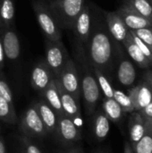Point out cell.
Instances as JSON below:
<instances>
[{"mask_svg":"<svg viewBox=\"0 0 152 153\" xmlns=\"http://www.w3.org/2000/svg\"><path fill=\"white\" fill-rule=\"evenodd\" d=\"M144 81L146 82H148V84L151 86V88L152 89V70H150V71L145 73V74H144Z\"/></svg>","mask_w":152,"mask_h":153,"instance_id":"d590c367","label":"cell"},{"mask_svg":"<svg viewBox=\"0 0 152 153\" xmlns=\"http://www.w3.org/2000/svg\"><path fill=\"white\" fill-rule=\"evenodd\" d=\"M38 113L44 123L47 131H53L56 126V116L53 108L45 101L39 102L36 106Z\"/></svg>","mask_w":152,"mask_h":153,"instance_id":"ffe728a7","label":"cell"},{"mask_svg":"<svg viewBox=\"0 0 152 153\" xmlns=\"http://www.w3.org/2000/svg\"><path fill=\"white\" fill-rule=\"evenodd\" d=\"M132 31L149 47V48L152 52V27L139 29V30H135Z\"/></svg>","mask_w":152,"mask_h":153,"instance_id":"f1b7e54d","label":"cell"},{"mask_svg":"<svg viewBox=\"0 0 152 153\" xmlns=\"http://www.w3.org/2000/svg\"><path fill=\"white\" fill-rule=\"evenodd\" d=\"M124 47L125 48L129 56L136 63V65L141 67V68H150L151 67L152 65L151 62L148 60V58L143 55V53L142 52V50L140 49V48L137 46V44L134 42L130 30L129 33L126 37V39L122 42Z\"/></svg>","mask_w":152,"mask_h":153,"instance_id":"9a60e30c","label":"cell"},{"mask_svg":"<svg viewBox=\"0 0 152 153\" xmlns=\"http://www.w3.org/2000/svg\"><path fill=\"white\" fill-rule=\"evenodd\" d=\"M103 108L105 111V115L112 122H117L122 118L123 110L120 105L112 98L108 99L106 98L103 101Z\"/></svg>","mask_w":152,"mask_h":153,"instance_id":"7402d4cb","label":"cell"},{"mask_svg":"<svg viewBox=\"0 0 152 153\" xmlns=\"http://www.w3.org/2000/svg\"><path fill=\"white\" fill-rule=\"evenodd\" d=\"M14 17V5L12 0H0V22L8 26Z\"/></svg>","mask_w":152,"mask_h":153,"instance_id":"cb8c5ba5","label":"cell"},{"mask_svg":"<svg viewBox=\"0 0 152 153\" xmlns=\"http://www.w3.org/2000/svg\"><path fill=\"white\" fill-rule=\"evenodd\" d=\"M149 1H150V3L151 4V5H152V0H149Z\"/></svg>","mask_w":152,"mask_h":153,"instance_id":"f35d334b","label":"cell"},{"mask_svg":"<svg viewBox=\"0 0 152 153\" xmlns=\"http://www.w3.org/2000/svg\"><path fill=\"white\" fill-rule=\"evenodd\" d=\"M57 79L62 87L79 102L82 93L81 84L76 65L72 59L67 60Z\"/></svg>","mask_w":152,"mask_h":153,"instance_id":"5b68a950","label":"cell"},{"mask_svg":"<svg viewBox=\"0 0 152 153\" xmlns=\"http://www.w3.org/2000/svg\"><path fill=\"white\" fill-rule=\"evenodd\" d=\"M113 99L120 105L124 113H133L134 111L133 105L128 94H125L119 90H114Z\"/></svg>","mask_w":152,"mask_h":153,"instance_id":"484cf974","label":"cell"},{"mask_svg":"<svg viewBox=\"0 0 152 153\" xmlns=\"http://www.w3.org/2000/svg\"><path fill=\"white\" fill-rule=\"evenodd\" d=\"M139 112L141 113L143 118H152V101Z\"/></svg>","mask_w":152,"mask_h":153,"instance_id":"1f68e13d","label":"cell"},{"mask_svg":"<svg viewBox=\"0 0 152 153\" xmlns=\"http://www.w3.org/2000/svg\"><path fill=\"white\" fill-rule=\"evenodd\" d=\"M125 153H134L130 143H125Z\"/></svg>","mask_w":152,"mask_h":153,"instance_id":"8d00e7d4","label":"cell"},{"mask_svg":"<svg viewBox=\"0 0 152 153\" xmlns=\"http://www.w3.org/2000/svg\"><path fill=\"white\" fill-rule=\"evenodd\" d=\"M53 80L52 71L46 63L38 64L31 73L32 86L38 91H45Z\"/></svg>","mask_w":152,"mask_h":153,"instance_id":"7c38bea8","label":"cell"},{"mask_svg":"<svg viewBox=\"0 0 152 153\" xmlns=\"http://www.w3.org/2000/svg\"><path fill=\"white\" fill-rule=\"evenodd\" d=\"M0 97L4 99L10 104H13V96L10 87L3 80H0Z\"/></svg>","mask_w":152,"mask_h":153,"instance_id":"4dcf8cb0","label":"cell"},{"mask_svg":"<svg viewBox=\"0 0 152 153\" xmlns=\"http://www.w3.org/2000/svg\"><path fill=\"white\" fill-rule=\"evenodd\" d=\"M4 51L3 48V42H2V38H0V67H3L4 62Z\"/></svg>","mask_w":152,"mask_h":153,"instance_id":"836d02e7","label":"cell"},{"mask_svg":"<svg viewBox=\"0 0 152 153\" xmlns=\"http://www.w3.org/2000/svg\"><path fill=\"white\" fill-rule=\"evenodd\" d=\"M130 30V33H131V35H132V37H133L134 42L137 44V46L140 48V49L142 50V52L143 53V55L148 58V60L151 62V64L152 65V52L151 51V49L149 48V47H148L141 39H139V38H138L131 30Z\"/></svg>","mask_w":152,"mask_h":153,"instance_id":"f546056e","label":"cell"},{"mask_svg":"<svg viewBox=\"0 0 152 153\" xmlns=\"http://www.w3.org/2000/svg\"><path fill=\"white\" fill-rule=\"evenodd\" d=\"M33 9L38 23L47 39L50 41L61 40V30L51 9L39 2L33 3Z\"/></svg>","mask_w":152,"mask_h":153,"instance_id":"3957f363","label":"cell"},{"mask_svg":"<svg viewBox=\"0 0 152 153\" xmlns=\"http://www.w3.org/2000/svg\"><path fill=\"white\" fill-rule=\"evenodd\" d=\"M4 56L9 60H15L19 57L21 52L20 41L17 34L11 30H5L2 38Z\"/></svg>","mask_w":152,"mask_h":153,"instance_id":"2e32d148","label":"cell"},{"mask_svg":"<svg viewBox=\"0 0 152 153\" xmlns=\"http://www.w3.org/2000/svg\"><path fill=\"white\" fill-rule=\"evenodd\" d=\"M145 132L144 118L140 112H133L129 120V133H130V144L133 146L143 136Z\"/></svg>","mask_w":152,"mask_h":153,"instance_id":"ac0fdd59","label":"cell"},{"mask_svg":"<svg viewBox=\"0 0 152 153\" xmlns=\"http://www.w3.org/2000/svg\"><path fill=\"white\" fill-rule=\"evenodd\" d=\"M81 90L83 95L86 108L90 113H91L95 109L99 100L100 89L96 78L90 72L84 73L82 80Z\"/></svg>","mask_w":152,"mask_h":153,"instance_id":"8992f818","label":"cell"},{"mask_svg":"<svg viewBox=\"0 0 152 153\" xmlns=\"http://www.w3.org/2000/svg\"><path fill=\"white\" fill-rule=\"evenodd\" d=\"M117 78L124 86H131L136 79V71L133 63L127 58H121L117 69Z\"/></svg>","mask_w":152,"mask_h":153,"instance_id":"e0dca14e","label":"cell"},{"mask_svg":"<svg viewBox=\"0 0 152 153\" xmlns=\"http://www.w3.org/2000/svg\"><path fill=\"white\" fill-rule=\"evenodd\" d=\"M89 39V56L94 67L101 71L108 68L113 62L115 50L110 33L104 29H98Z\"/></svg>","mask_w":152,"mask_h":153,"instance_id":"6da1fadb","label":"cell"},{"mask_svg":"<svg viewBox=\"0 0 152 153\" xmlns=\"http://www.w3.org/2000/svg\"><path fill=\"white\" fill-rule=\"evenodd\" d=\"M68 59L67 51L61 40H47L46 47V64L56 75V78L59 76Z\"/></svg>","mask_w":152,"mask_h":153,"instance_id":"277c9868","label":"cell"},{"mask_svg":"<svg viewBox=\"0 0 152 153\" xmlns=\"http://www.w3.org/2000/svg\"><path fill=\"white\" fill-rule=\"evenodd\" d=\"M77 37L83 42L89 40L91 31V18L90 9L87 5H84L82 12L77 16L73 27Z\"/></svg>","mask_w":152,"mask_h":153,"instance_id":"8fae6325","label":"cell"},{"mask_svg":"<svg viewBox=\"0 0 152 153\" xmlns=\"http://www.w3.org/2000/svg\"><path fill=\"white\" fill-rule=\"evenodd\" d=\"M106 22L108 24V32L110 33L112 38L118 42H123L129 33V29L126 27L117 13H108L106 14Z\"/></svg>","mask_w":152,"mask_h":153,"instance_id":"30bf717a","label":"cell"},{"mask_svg":"<svg viewBox=\"0 0 152 153\" xmlns=\"http://www.w3.org/2000/svg\"><path fill=\"white\" fill-rule=\"evenodd\" d=\"M0 153H5V147L1 139H0Z\"/></svg>","mask_w":152,"mask_h":153,"instance_id":"74e56055","label":"cell"},{"mask_svg":"<svg viewBox=\"0 0 152 153\" xmlns=\"http://www.w3.org/2000/svg\"><path fill=\"white\" fill-rule=\"evenodd\" d=\"M25 144H26V152H27V153H41L39 149L36 145L30 143V142L26 141Z\"/></svg>","mask_w":152,"mask_h":153,"instance_id":"d6a6232c","label":"cell"},{"mask_svg":"<svg viewBox=\"0 0 152 153\" xmlns=\"http://www.w3.org/2000/svg\"><path fill=\"white\" fill-rule=\"evenodd\" d=\"M123 5L152 22V5L149 0H124Z\"/></svg>","mask_w":152,"mask_h":153,"instance_id":"44dd1931","label":"cell"},{"mask_svg":"<svg viewBox=\"0 0 152 153\" xmlns=\"http://www.w3.org/2000/svg\"><path fill=\"white\" fill-rule=\"evenodd\" d=\"M144 127L145 130L151 134L152 136V118H144Z\"/></svg>","mask_w":152,"mask_h":153,"instance_id":"e575fe53","label":"cell"},{"mask_svg":"<svg viewBox=\"0 0 152 153\" xmlns=\"http://www.w3.org/2000/svg\"><path fill=\"white\" fill-rule=\"evenodd\" d=\"M45 93V98L47 101V104L53 108V110L56 112V114L59 115L60 117L65 116L62 104H61V99H60V94L56 83L55 79H53L48 86L46 88L44 91Z\"/></svg>","mask_w":152,"mask_h":153,"instance_id":"d6986e66","label":"cell"},{"mask_svg":"<svg viewBox=\"0 0 152 153\" xmlns=\"http://www.w3.org/2000/svg\"><path fill=\"white\" fill-rule=\"evenodd\" d=\"M22 127L30 135L43 136L46 134L47 129L35 106L30 107L26 110L22 119Z\"/></svg>","mask_w":152,"mask_h":153,"instance_id":"52a82bcc","label":"cell"},{"mask_svg":"<svg viewBox=\"0 0 152 153\" xmlns=\"http://www.w3.org/2000/svg\"><path fill=\"white\" fill-rule=\"evenodd\" d=\"M117 14L121 17L125 24L129 30H135L143 28H151L152 27V22L149 19L142 16L136 12L127 8L125 5L119 7L116 11Z\"/></svg>","mask_w":152,"mask_h":153,"instance_id":"9c48e42d","label":"cell"},{"mask_svg":"<svg viewBox=\"0 0 152 153\" xmlns=\"http://www.w3.org/2000/svg\"><path fill=\"white\" fill-rule=\"evenodd\" d=\"M58 133L60 138L65 143H74L81 138L80 129L75 126L73 119L65 115L60 117L58 123Z\"/></svg>","mask_w":152,"mask_h":153,"instance_id":"4fadbf2b","label":"cell"},{"mask_svg":"<svg viewBox=\"0 0 152 153\" xmlns=\"http://www.w3.org/2000/svg\"><path fill=\"white\" fill-rule=\"evenodd\" d=\"M84 3L85 0H53L50 9L62 25L73 28Z\"/></svg>","mask_w":152,"mask_h":153,"instance_id":"7a4b0ae2","label":"cell"},{"mask_svg":"<svg viewBox=\"0 0 152 153\" xmlns=\"http://www.w3.org/2000/svg\"><path fill=\"white\" fill-rule=\"evenodd\" d=\"M59 94L61 99V104L63 108L64 114L66 117H69L70 118H74L75 117L81 116V110L79 107V102L70 94L68 93L60 84L57 78L55 79Z\"/></svg>","mask_w":152,"mask_h":153,"instance_id":"5bb4252c","label":"cell"},{"mask_svg":"<svg viewBox=\"0 0 152 153\" xmlns=\"http://www.w3.org/2000/svg\"><path fill=\"white\" fill-rule=\"evenodd\" d=\"M0 119L7 123H13L15 120V114H14L13 104H10L1 97H0Z\"/></svg>","mask_w":152,"mask_h":153,"instance_id":"83f0119b","label":"cell"},{"mask_svg":"<svg viewBox=\"0 0 152 153\" xmlns=\"http://www.w3.org/2000/svg\"><path fill=\"white\" fill-rule=\"evenodd\" d=\"M134 153H151L152 152V136L151 134L145 130L142 139L133 146H132Z\"/></svg>","mask_w":152,"mask_h":153,"instance_id":"4316f807","label":"cell"},{"mask_svg":"<svg viewBox=\"0 0 152 153\" xmlns=\"http://www.w3.org/2000/svg\"><path fill=\"white\" fill-rule=\"evenodd\" d=\"M134 111H141L152 101V89L145 81L128 91Z\"/></svg>","mask_w":152,"mask_h":153,"instance_id":"ba28073f","label":"cell"},{"mask_svg":"<svg viewBox=\"0 0 152 153\" xmlns=\"http://www.w3.org/2000/svg\"><path fill=\"white\" fill-rule=\"evenodd\" d=\"M151 153H152V152H151Z\"/></svg>","mask_w":152,"mask_h":153,"instance_id":"ab89813d","label":"cell"},{"mask_svg":"<svg viewBox=\"0 0 152 153\" xmlns=\"http://www.w3.org/2000/svg\"><path fill=\"white\" fill-rule=\"evenodd\" d=\"M94 70H95V75H96L95 78L98 82L99 89L102 91V92L106 98L112 99L114 97V90L115 89L112 87L108 79L107 78V76L104 74V73L101 70L95 68V67H94Z\"/></svg>","mask_w":152,"mask_h":153,"instance_id":"d4e9b609","label":"cell"},{"mask_svg":"<svg viewBox=\"0 0 152 153\" xmlns=\"http://www.w3.org/2000/svg\"><path fill=\"white\" fill-rule=\"evenodd\" d=\"M110 130V124L109 119L107 117L105 114H99L96 117L95 120V126H94V133L96 137L99 140L105 139Z\"/></svg>","mask_w":152,"mask_h":153,"instance_id":"603a6c76","label":"cell"}]
</instances>
